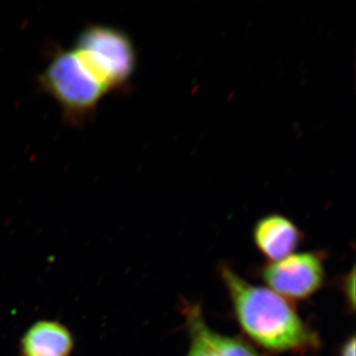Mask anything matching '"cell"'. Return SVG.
<instances>
[{
	"label": "cell",
	"mask_w": 356,
	"mask_h": 356,
	"mask_svg": "<svg viewBox=\"0 0 356 356\" xmlns=\"http://www.w3.org/2000/svg\"><path fill=\"white\" fill-rule=\"evenodd\" d=\"M219 271L236 322L257 346L273 353H307L321 348L318 332L291 301L269 288L250 284L229 264H222Z\"/></svg>",
	"instance_id": "1"
},
{
	"label": "cell",
	"mask_w": 356,
	"mask_h": 356,
	"mask_svg": "<svg viewBox=\"0 0 356 356\" xmlns=\"http://www.w3.org/2000/svg\"><path fill=\"white\" fill-rule=\"evenodd\" d=\"M39 83L72 125H81L91 118L103 96L108 93L74 50L54 51L40 74Z\"/></svg>",
	"instance_id": "2"
},
{
	"label": "cell",
	"mask_w": 356,
	"mask_h": 356,
	"mask_svg": "<svg viewBox=\"0 0 356 356\" xmlns=\"http://www.w3.org/2000/svg\"><path fill=\"white\" fill-rule=\"evenodd\" d=\"M72 50L107 92L127 88L137 65V53L127 33L113 26L88 25Z\"/></svg>",
	"instance_id": "3"
},
{
	"label": "cell",
	"mask_w": 356,
	"mask_h": 356,
	"mask_svg": "<svg viewBox=\"0 0 356 356\" xmlns=\"http://www.w3.org/2000/svg\"><path fill=\"white\" fill-rule=\"evenodd\" d=\"M261 277L269 289L293 301L310 298L325 282V254H292L261 267Z\"/></svg>",
	"instance_id": "4"
},
{
	"label": "cell",
	"mask_w": 356,
	"mask_h": 356,
	"mask_svg": "<svg viewBox=\"0 0 356 356\" xmlns=\"http://www.w3.org/2000/svg\"><path fill=\"white\" fill-rule=\"evenodd\" d=\"M182 313L189 336L185 356H262L252 343L241 337H229L211 329L199 303L184 301Z\"/></svg>",
	"instance_id": "5"
},
{
	"label": "cell",
	"mask_w": 356,
	"mask_h": 356,
	"mask_svg": "<svg viewBox=\"0 0 356 356\" xmlns=\"http://www.w3.org/2000/svg\"><path fill=\"white\" fill-rule=\"evenodd\" d=\"M303 238L297 225L283 215H266L254 225V245L269 261L292 254Z\"/></svg>",
	"instance_id": "6"
},
{
	"label": "cell",
	"mask_w": 356,
	"mask_h": 356,
	"mask_svg": "<svg viewBox=\"0 0 356 356\" xmlns=\"http://www.w3.org/2000/svg\"><path fill=\"white\" fill-rule=\"evenodd\" d=\"M74 337L65 325L42 320L33 324L21 339L23 356H70Z\"/></svg>",
	"instance_id": "7"
},
{
	"label": "cell",
	"mask_w": 356,
	"mask_h": 356,
	"mask_svg": "<svg viewBox=\"0 0 356 356\" xmlns=\"http://www.w3.org/2000/svg\"><path fill=\"white\" fill-rule=\"evenodd\" d=\"M343 291L346 296L350 310L355 311V269H351L350 273L344 276L343 282Z\"/></svg>",
	"instance_id": "8"
},
{
	"label": "cell",
	"mask_w": 356,
	"mask_h": 356,
	"mask_svg": "<svg viewBox=\"0 0 356 356\" xmlns=\"http://www.w3.org/2000/svg\"><path fill=\"white\" fill-rule=\"evenodd\" d=\"M339 356H355V337L353 334L348 337L341 346Z\"/></svg>",
	"instance_id": "9"
}]
</instances>
